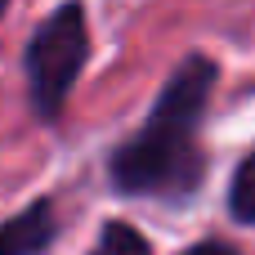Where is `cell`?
Masks as SVG:
<instances>
[{"mask_svg":"<svg viewBox=\"0 0 255 255\" xmlns=\"http://www.w3.org/2000/svg\"><path fill=\"white\" fill-rule=\"evenodd\" d=\"M220 67L206 54H188L161 85L143 130L112 152V184L126 197H193L202 184V112Z\"/></svg>","mask_w":255,"mask_h":255,"instance_id":"6da1fadb","label":"cell"},{"mask_svg":"<svg viewBox=\"0 0 255 255\" xmlns=\"http://www.w3.org/2000/svg\"><path fill=\"white\" fill-rule=\"evenodd\" d=\"M90 58V27H85V9L58 4L27 40V81H31V108L40 121H58L81 67Z\"/></svg>","mask_w":255,"mask_h":255,"instance_id":"7a4b0ae2","label":"cell"},{"mask_svg":"<svg viewBox=\"0 0 255 255\" xmlns=\"http://www.w3.org/2000/svg\"><path fill=\"white\" fill-rule=\"evenodd\" d=\"M54 229H58L54 206H49V202H36V206H27L22 215H13V220L4 224V233H0V255H36V251H45V247L54 242Z\"/></svg>","mask_w":255,"mask_h":255,"instance_id":"3957f363","label":"cell"},{"mask_svg":"<svg viewBox=\"0 0 255 255\" xmlns=\"http://www.w3.org/2000/svg\"><path fill=\"white\" fill-rule=\"evenodd\" d=\"M90 255H152V247H148V238L139 229L112 220V224H103V233H99V242H94Z\"/></svg>","mask_w":255,"mask_h":255,"instance_id":"277c9868","label":"cell"},{"mask_svg":"<svg viewBox=\"0 0 255 255\" xmlns=\"http://www.w3.org/2000/svg\"><path fill=\"white\" fill-rule=\"evenodd\" d=\"M229 211H233V220L255 224V152L242 157V166H238V175L229 184Z\"/></svg>","mask_w":255,"mask_h":255,"instance_id":"5b68a950","label":"cell"},{"mask_svg":"<svg viewBox=\"0 0 255 255\" xmlns=\"http://www.w3.org/2000/svg\"><path fill=\"white\" fill-rule=\"evenodd\" d=\"M184 255H238L229 242H197L193 251H184Z\"/></svg>","mask_w":255,"mask_h":255,"instance_id":"8992f818","label":"cell"}]
</instances>
